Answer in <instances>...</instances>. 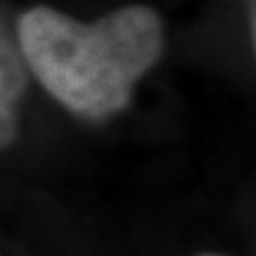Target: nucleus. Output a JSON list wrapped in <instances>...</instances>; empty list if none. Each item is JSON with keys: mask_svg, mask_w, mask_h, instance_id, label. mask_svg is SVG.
I'll return each instance as SVG.
<instances>
[{"mask_svg": "<svg viewBox=\"0 0 256 256\" xmlns=\"http://www.w3.org/2000/svg\"><path fill=\"white\" fill-rule=\"evenodd\" d=\"M19 43L55 100L88 119L124 110L136 81L162 55V22L150 8H124L78 24L50 8L28 10Z\"/></svg>", "mask_w": 256, "mask_h": 256, "instance_id": "nucleus-1", "label": "nucleus"}, {"mask_svg": "<svg viewBox=\"0 0 256 256\" xmlns=\"http://www.w3.org/2000/svg\"><path fill=\"white\" fill-rule=\"evenodd\" d=\"M0 124H2V145H8L14 138V124H17L19 95L24 90V69L19 64V57L10 48L8 40H2V81H0Z\"/></svg>", "mask_w": 256, "mask_h": 256, "instance_id": "nucleus-2", "label": "nucleus"}, {"mask_svg": "<svg viewBox=\"0 0 256 256\" xmlns=\"http://www.w3.org/2000/svg\"><path fill=\"white\" fill-rule=\"evenodd\" d=\"M249 17H252V38H254V50H256V0H249Z\"/></svg>", "mask_w": 256, "mask_h": 256, "instance_id": "nucleus-3", "label": "nucleus"}, {"mask_svg": "<svg viewBox=\"0 0 256 256\" xmlns=\"http://www.w3.org/2000/svg\"><path fill=\"white\" fill-rule=\"evenodd\" d=\"M202 256H216V254H202Z\"/></svg>", "mask_w": 256, "mask_h": 256, "instance_id": "nucleus-4", "label": "nucleus"}]
</instances>
